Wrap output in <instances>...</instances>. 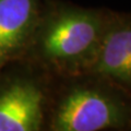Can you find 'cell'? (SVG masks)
Wrapping results in <instances>:
<instances>
[{
	"instance_id": "obj_1",
	"label": "cell",
	"mask_w": 131,
	"mask_h": 131,
	"mask_svg": "<svg viewBox=\"0 0 131 131\" xmlns=\"http://www.w3.org/2000/svg\"><path fill=\"white\" fill-rule=\"evenodd\" d=\"M101 20L90 12L63 5L40 10L37 25L22 59L45 70L67 71L82 62L100 39Z\"/></svg>"
},
{
	"instance_id": "obj_2",
	"label": "cell",
	"mask_w": 131,
	"mask_h": 131,
	"mask_svg": "<svg viewBox=\"0 0 131 131\" xmlns=\"http://www.w3.org/2000/svg\"><path fill=\"white\" fill-rule=\"evenodd\" d=\"M47 91L43 81L16 67L0 69V131H38L46 118Z\"/></svg>"
},
{
	"instance_id": "obj_3",
	"label": "cell",
	"mask_w": 131,
	"mask_h": 131,
	"mask_svg": "<svg viewBox=\"0 0 131 131\" xmlns=\"http://www.w3.org/2000/svg\"><path fill=\"white\" fill-rule=\"evenodd\" d=\"M120 107L101 93L83 88L66 91L52 107L49 129L54 131H96L119 126Z\"/></svg>"
},
{
	"instance_id": "obj_4",
	"label": "cell",
	"mask_w": 131,
	"mask_h": 131,
	"mask_svg": "<svg viewBox=\"0 0 131 131\" xmlns=\"http://www.w3.org/2000/svg\"><path fill=\"white\" fill-rule=\"evenodd\" d=\"M40 10V0H0V69L24 57Z\"/></svg>"
},
{
	"instance_id": "obj_5",
	"label": "cell",
	"mask_w": 131,
	"mask_h": 131,
	"mask_svg": "<svg viewBox=\"0 0 131 131\" xmlns=\"http://www.w3.org/2000/svg\"><path fill=\"white\" fill-rule=\"evenodd\" d=\"M97 68L110 78L131 83V23L116 26L103 37Z\"/></svg>"
}]
</instances>
